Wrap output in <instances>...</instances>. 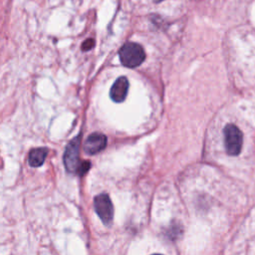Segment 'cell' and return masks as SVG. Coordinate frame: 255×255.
I'll return each instance as SVG.
<instances>
[{
	"label": "cell",
	"mask_w": 255,
	"mask_h": 255,
	"mask_svg": "<svg viewBox=\"0 0 255 255\" xmlns=\"http://www.w3.org/2000/svg\"><path fill=\"white\" fill-rule=\"evenodd\" d=\"M91 168V165H90V162H83L82 165H81V168H80V171H79V174L80 176H84Z\"/></svg>",
	"instance_id": "9c48e42d"
},
{
	"label": "cell",
	"mask_w": 255,
	"mask_h": 255,
	"mask_svg": "<svg viewBox=\"0 0 255 255\" xmlns=\"http://www.w3.org/2000/svg\"><path fill=\"white\" fill-rule=\"evenodd\" d=\"M224 135V146L229 156H238L242 148L243 134L233 124H228L223 130Z\"/></svg>",
	"instance_id": "3957f363"
},
{
	"label": "cell",
	"mask_w": 255,
	"mask_h": 255,
	"mask_svg": "<svg viewBox=\"0 0 255 255\" xmlns=\"http://www.w3.org/2000/svg\"><path fill=\"white\" fill-rule=\"evenodd\" d=\"M121 63L127 68H136L143 64L146 60V52L144 48L134 42L123 45L119 51Z\"/></svg>",
	"instance_id": "6da1fadb"
},
{
	"label": "cell",
	"mask_w": 255,
	"mask_h": 255,
	"mask_svg": "<svg viewBox=\"0 0 255 255\" xmlns=\"http://www.w3.org/2000/svg\"><path fill=\"white\" fill-rule=\"evenodd\" d=\"M152 255H163V254H152Z\"/></svg>",
	"instance_id": "30bf717a"
},
{
	"label": "cell",
	"mask_w": 255,
	"mask_h": 255,
	"mask_svg": "<svg viewBox=\"0 0 255 255\" xmlns=\"http://www.w3.org/2000/svg\"><path fill=\"white\" fill-rule=\"evenodd\" d=\"M129 86L130 84L126 77L118 78L110 90L111 99L116 103H122L127 98Z\"/></svg>",
	"instance_id": "8992f818"
},
{
	"label": "cell",
	"mask_w": 255,
	"mask_h": 255,
	"mask_svg": "<svg viewBox=\"0 0 255 255\" xmlns=\"http://www.w3.org/2000/svg\"><path fill=\"white\" fill-rule=\"evenodd\" d=\"M80 145L81 137L78 136L74 138L66 146L64 152V166L69 174H79L82 163L80 162Z\"/></svg>",
	"instance_id": "7a4b0ae2"
},
{
	"label": "cell",
	"mask_w": 255,
	"mask_h": 255,
	"mask_svg": "<svg viewBox=\"0 0 255 255\" xmlns=\"http://www.w3.org/2000/svg\"><path fill=\"white\" fill-rule=\"evenodd\" d=\"M95 45V40L94 39H87L83 44H82V50L83 51H89L91 50Z\"/></svg>",
	"instance_id": "ba28073f"
},
{
	"label": "cell",
	"mask_w": 255,
	"mask_h": 255,
	"mask_svg": "<svg viewBox=\"0 0 255 255\" xmlns=\"http://www.w3.org/2000/svg\"><path fill=\"white\" fill-rule=\"evenodd\" d=\"M94 209L104 224L108 225L113 221L114 207L109 194L102 193L97 195L94 198Z\"/></svg>",
	"instance_id": "277c9868"
},
{
	"label": "cell",
	"mask_w": 255,
	"mask_h": 255,
	"mask_svg": "<svg viewBox=\"0 0 255 255\" xmlns=\"http://www.w3.org/2000/svg\"><path fill=\"white\" fill-rule=\"evenodd\" d=\"M48 151L49 150L46 147H38V148L31 149L28 155L29 166H31L33 168L41 167L47 158Z\"/></svg>",
	"instance_id": "52a82bcc"
},
{
	"label": "cell",
	"mask_w": 255,
	"mask_h": 255,
	"mask_svg": "<svg viewBox=\"0 0 255 255\" xmlns=\"http://www.w3.org/2000/svg\"><path fill=\"white\" fill-rule=\"evenodd\" d=\"M107 146V137L104 134L94 133L90 135L84 143V150L88 155H96Z\"/></svg>",
	"instance_id": "5b68a950"
}]
</instances>
